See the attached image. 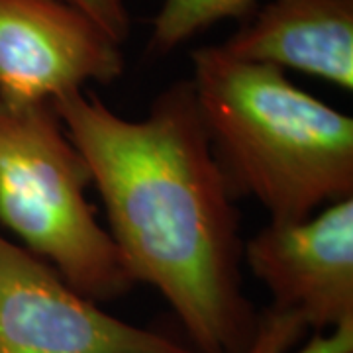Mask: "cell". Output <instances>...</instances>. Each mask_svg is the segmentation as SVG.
Wrapping results in <instances>:
<instances>
[{
    "instance_id": "cell-9",
    "label": "cell",
    "mask_w": 353,
    "mask_h": 353,
    "mask_svg": "<svg viewBox=\"0 0 353 353\" xmlns=\"http://www.w3.org/2000/svg\"><path fill=\"white\" fill-rule=\"evenodd\" d=\"M306 332L301 316L269 306L257 312L255 334L245 353H290ZM296 353H353V320L341 322L330 334H316Z\"/></svg>"
},
{
    "instance_id": "cell-5",
    "label": "cell",
    "mask_w": 353,
    "mask_h": 353,
    "mask_svg": "<svg viewBox=\"0 0 353 353\" xmlns=\"http://www.w3.org/2000/svg\"><path fill=\"white\" fill-rule=\"evenodd\" d=\"M122 73V46L87 14L61 0H0V104H43Z\"/></svg>"
},
{
    "instance_id": "cell-7",
    "label": "cell",
    "mask_w": 353,
    "mask_h": 353,
    "mask_svg": "<svg viewBox=\"0 0 353 353\" xmlns=\"http://www.w3.org/2000/svg\"><path fill=\"white\" fill-rule=\"evenodd\" d=\"M220 48L353 90V0H265Z\"/></svg>"
},
{
    "instance_id": "cell-1",
    "label": "cell",
    "mask_w": 353,
    "mask_h": 353,
    "mask_svg": "<svg viewBox=\"0 0 353 353\" xmlns=\"http://www.w3.org/2000/svg\"><path fill=\"white\" fill-rule=\"evenodd\" d=\"M51 106L87 161L134 281L161 292L196 353H245L257 312L241 289L240 214L192 83L165 88L143 120L83 88Z\"/></svg>"
},
{
    "instance_id": "cell-3",
    "label": "cell",
    "mask_w": 353,
    "mask_h": 353,
    "mask_svg": "<svg viewBox=\"0 0 353 353\" xmlns=\"http://www.w3.org/2000/svg\"><path fill=\"white\" fill-rule=\"evenodd\" d=\"M87 161L51 102L0 104V222L92 303L136 285L110 232L97 220Z\"/></svg>"
},
{
    "instance_id": "cell-4",
    "label": "cell",
    "mask_w": 353,
    "mask_h": 353,
    "mask_svg": "<svg viewBox=\"0 0 353 353\" xmlns=\"http://www.w3.org/2000/svg\"><path fill=\"white\" fill-rule=\"evenodd\" d=\"M0 353H196L101 310L0 234Z\"/></svg>"
},
{
    "instance_id": "cell-2",
    "label": "cell",
    "mask_w": 353,
    "mask_h": 353,
    "mask_svg": "<svg viewBox=\"0 0 353 353\" xmlns=\"http://www.w3.org/2000/svg\"><path fill=\"white\" fill-rule=\"evenodd\" d=\"M192 69L202 124L234 196H253L277 222L352 199L350 116L275 65L243 61L220 46L192 51Z\"/></svg>"
},
{
    "instance_id": "cell-8",
    "label": "cell",
    "mask_w": 353,
    "mask_h": 353,
    "mask_svg": "<svg viewBox=\"0 0 353 353\" xmlns=\"http://www.w3.org/2000/svg\"><path fill=\"white\" fill-rule=\"evenodd\" d=\"M265 0H163L153 18L148 50L167 55L222 20H243Z\"/></svg>"
},
{
    "instance_id": "cell-6",
    "label": "cell",
    "mask_w": 353,
    "mask_h": 353,
    "mask_svg": "<svg viewBox=\"0 0 353 353\" xmlns=\"http://www.w3.org/2000/svg\"><path fill=\"white\" fill-rule=\"evenodd\" d=\"M275 308L322 334L353 320V199L294 222L271 220L243 245Z\"/></svg>"
},
{
    "instance_id": "cell-10",
    "label": "cell",
    "mask_w": 353,
    "mask_h": 353,
    "mask_svg": "<svg viewBox=\"0 0 353 353\" xmlns=\"http://www.w3.org/2000/svg\"><path fill=\"white\" fill-rule=\"evenodd\" d=\"M83 14H87L92 22L116 41L124 43L130 36V14L124 0H61Z\"/></svg>"
}]
</instances>
